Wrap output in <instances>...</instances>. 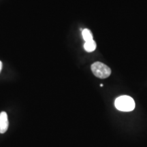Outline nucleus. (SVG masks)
Wrapping results in <instances>:
<instances>
[{
	"label": "nucleus",
	"mask_w": 147,
	"mask_h": 147,
	"mask_svg": "<svg viewBox=\"0 0 147 147\" xmlns=\"http://www.w3.org/2000/svg\"><path fill=\"white\" fill-rule=\"evenodd\" d=\"M115 106L116 108L120 111L130 112L135 108V102L131 97L122 95L116 99Z\"/></svg>",
	"instance_id": "nucleus-1"
},
{
	"label": "nucleus",
	"mask_w": 147,
	"mask_h": 147,
	"mask_svg": "<svg viewBox=\"0 0 147 147\" xmlns=\"http://www.w3.org/2000/svg\"><path fill=\"white\" fill-rule=\"evenodd\" d=\"M91 71L95 76L99 78L104 79L111 74V69L106 64L102 62H95L91 65Z\"/></svg>",
	"instance_id": "nucleus-2"
},
{
	"label": "nucleus",
	"mask_w": 147,
	"mask_h": 147,
	"mask_svg": "<svg viewBox=\"0 0 147 147\" xmlns=\"http://www.w3.org/2000/svg\"><path fill=\"white\" fill-rule=\"evenodd\" d=\"M9 123L8 115L5 112L0 113V134H3L7 131L8 128Z\"/></svg>",
	"instance_id": "nucleus-3"
},
{
	"label": "nucleus",
	"mask_w": 147,
	"mask_h": 147,
	"mask_svg": "<svg viewBox=\"0 0 147 147\" xmlns=\"http://www.w3.org/2000/svg\"><path fill=\"white\" fill-rule=\"evenodd\" d=\"M96 42L94 40H92L91 41L85 42L84 45V49L88 53H91L93 51H94L96 49Z\"/></svg>",
	"instance_id": "nucleus-4"
},
{
	"label": "nucleus",
	"mask_w": 147,
	"mask_h": 147,
	"mask_svg": "<svg viewBox=\"0 0 147 147\" xmlns=\"http://www.w3.org/2000/svg\"><path fill=\"white\" fill-rule=\"evenodd\" d=\"M82 38H83L85 42L91 41V40H93V35H92V33L91 31L88 29H84L82 31Z\"/></svg>",
	"instance_id": "nucleus-5"
},
{
	"label": "nucleus",
	"mask_w": 147,
	"mask_h": 147,
	"mask_svg": "<svg viewBox=\"0 0 147 147\" xmlns=\"http://www.w3.org/2000/svg\"><path fill=\"white\" fill-rule=\"evenodd\" d=\"M1 69H2V63H1V61H0V72H1Z\"/></svg>",
	"instance_id": "nucleus-6"
}]
</instances>
